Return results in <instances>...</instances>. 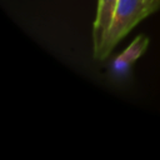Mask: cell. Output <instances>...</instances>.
Returning <instances> with one entry per match:
<instances>
[{
  "label": "cell",
  "mask_w": 160,
  "mask_h": 160,
  "mask_svg": "<svg viewBox=\"0 0 160 160\" xmlns=\"http://www.w3.org/2000/svg\"><path fill=\"white\" fill-rule=\"evenodd\" d=\"M159 6L150 0H119L111 24L104 36L100 49L94 54L98 60L106 59L119 41L144 18Z\"/></svg>",
  "instance_id": "1"
},
{
  "label": "cell",
  "mask_w": 160,
  "mask_h": 160,
  "mask_svg": "<svg viewBox=\"0 0 160 160\" xmlns=\"http://www.w3.org/2000/svg\"><path fill=\"white\" fill-rule=\"evenodd\" d=\"M119 0H99L96 16L92 26V44H94V54L100 49L104 36L111 24L116 5Z\"/></svg>",
  "instance_id": "2"
},
{
  "label": "cell",
  "mask_w": 160,
  "mask_h": 160,
  "mask_svg": "<svg viewBox=\"0 0 160 160\" xmlns=\"http://www.w3.org/2000/svg\"><path fill=\"white\" fill-rule=\"evenodd\" d=\"M149 45V39L144 35L136 36L132 42L114 60L112 69L118 75H124L129 71L131 65L144 54Z\"/></svg>",
  "instance_id": "3"
},
{
  "label": "cell",
  "mask_w": 160,
  "mask_h": 160,
  "mask_svg": "<svg viewBox=\"0 0 160 160\" xmlns=\"http://www.w3.org/2000/svg\"><path fill=\"white\" fill-rule=\"evenodd\" d=\"M152 4H155V5H158V6H160V0H150Z\"/></svg>",
  "instance_id": "4"
}]
</instances>
